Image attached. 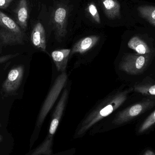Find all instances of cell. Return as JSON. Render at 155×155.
Returning a JSON list of instances; mask_svg holds the SVG:
<instances>
[{
	"label": "cell",
	"instance_id": "6da1fadb",
	"mask_svg": "<svg viewBox=\"0 0 155 155\" xmlns=\"http://www.w3.org/2000/svg\"><path fill=\"white\" fill-rule=\"evenodd\" d=\"M127 94V91L118 93L100 104L82 121L76 133L77 136L83 135L94 125L117 109L126 100Z\"/></svg>",
	"mask_w": 155,
	"mask_h": 155
},
{
	"label": "cell",
	"instance_id": "7a4b0ae2",
	"mask_svg": "<svg viewBox=\"0 0 155 155\" xmlns=\"http://www.w3.org/2000/svg\"><path fill=\"white\" fill-rule=\"evenodd\" d=\"M0 39L5 45L21 44L24 33L17 23L0 11Z\"/></svg>",
	"mask_w": 155,
	"mask_h": 155
},
{
	"label": "cell",
	"instance_id": "3957f363",
	"mask_svg": "<svg viewBox=\"0 0 155 155\" xmlns=\"http://www.w3.org/2000/svg\"><path fill=\"white\" fill-rule=\"evenodd\" d=\"M67 78L66 74L63 72L55 80L38 116L36 122V127L38 128H40L42 125L47 114L53 106L61 91L67 82Z\"/></svg>",
	"mask_w": 155,
	"mask_h": 155
},
{
	"label": "cell",
	"instance_id": "277c9868",
	"mask_svg": "<svg viewBox=\"0 0 155 155\" xmlns=\"http://www.w3.org/2000/svg\"><path fill=\"white\" fill-rule=\"evenodd\" d=\"M148 60V54H127L122 59L119 64V69L129 74L136 75L143 71Z\"/></svg>",
	"mask_w": 155,
	"mask_h": 155
},
{
	"label": "cell",
	"instance_id": "5b68a950",
	"mask_svg": "<svg viewBox=\"0 0 155 155\" xmlns=\"http://www.w3.org/2000/svg\"><path fill=\"white\" fill-rule=\"evenodd\" d=\"M154 102L147 100L135 104L120 112L113 121L115 125H120L130 121L153 107Z\"/></svg>",
	"mask_w": 155,
	"mask_h": 155
},
{
	"label": "cell",
	"instance_id": "8992f818",
	"mask_svg": "<svg viewBox=\"0 0 155 155\" xmlns=\"http://www.w3.org/2000/svg\"><path fill=\"white\" fill-rule=\"evenodd\" d=\"M24 73V68L21 65L10 71L2 85L3 90L5 93L12 94L18 90L21 84Z\"/></svg>",
	"mask_w": 155,
	"mask_h": 155
},
{
	"label": "cell",
	"instance_id": "52a82bcc",
	"mask_svg": "<svg viewBox=\"0 0 155 155\" xmlns=\"http://www.w3.org/2000/svg\"><path fill=\"white\" fill-rule=\"evenodd\" d=\"M31 41L34 46L44 52H46L45 30L41 23H37L31 34Z\"/></svg>",
	"mask_w": 155,
	"mask_h": 155
},
{
	"label": "cell",
	"instance_id": "ba28073f",
	"mask_svg": "<svg viewBox=\"0 0 155 155\" xmlns=\"http://www.w3.org/2000/svg\"><path fill=\"white\" fill-rule=\"evenodd\" d=\"M99 39L100 37L97 35H90L82 38L74 45L71 51V54H83L87 52L97 44Z\"/></svg>",
	"mask_w": 155,
	"mask_h": 155
},
{
	"label": "cell",
	"instance_id": "9c48e42d",
	"mask_svg": "<svg viewBox=\"0 0 155 155\" xmlns=\"http://www.w3.org/2000/svg\"><path fill=\"white\" fill-rule=\"evenodd\" d=\"M67 11L64 7L57 8L54 12V22L56 29V34L59 39L63 38L66 34Z\"/></svg>",
	"mask_w": 155,
	"mask_h": 155
},
{
	"label": "cell",
	"instance_id": "30bf717a",
	"mask_svg": "<svg viewBox=\"0 0 155 155\" xmlns=\"http://www.w3.org/2000/svg\"><path fill=\"white\" fill-rule=\"evenodd\" d=\"M71 52L70 49H61L52 52V58L58 71L65 72Z\"/></svg>",
	"mask_w": 155,
	"mask_h": 155
},
{
	"label": "cell",
	"instance_id": "8fae6325",
	"mask_svg": "<svg viewBox=\"0 0 155 155\" xmlns=\"http://www.w3.org/2000/svg\"><path fill=\"white\" fill-rule=\"evenodd\" d=\"M16 23L21 29L25 30L28 21V7L26 0H20L15 11Z\"/></svg>",
	"mask_w": 155,
	"mask_h": 155
},
{
	"label": "cell",
	"instance_id": "7c38bea8",
	"mask_svg": "<svg viewBox=\"0 0 155 155\" xmlns=\"http://www.w3.org/2000/svg\"><path fill=\"white\" fill-rule=\"evenodd\" d=\"M103 9L106 16L113 20L120 15V5L117 0H101Z\"/></svg>",
	"mask_w": 155,
	"mask_h": 155
},
{
	"label": "cell",
	"instance_id": "4fadbf2b",
	"mask_svg": "<svg viewBox=\"0 0 155 155\" xmlns=\"http://www.w3.org/2000/svg\"><path fill=\"white\" fill-rule=\"evenodd\" d=\"M128 46L140 54L150 53V50L147 45L138 36L132 37L128 42Z\"/></svg>",
	"mask_w": 155,
	"mask_h": 155
},
{
	"label": "cell",
	"instance_id": "5bb4252c",
	"mask_svg": "<svg viewBox=\"0 0 155 155\" xmlns=\"http://www.w3.org/2000/svg\"><path fill=\"white\" fill-rule=\"evenodd\" d=\"M140 15L155 27V6L141 5L137 8Z\"/></svg>",
	"mask_w": 155,
	"mask_h": 155
},
{
	"label": "cell",
	"instance_id": "9a60e30c",
	"mask_svg": "<svg viewBox=\"0 0 155 155\" xmlns=\"http://www.w3.org/2000/svg\"><path fill=\"white\" fill-rule=\"evenodd\" d=\"M135 90L143 94L155 96V84L153 85L137 86Z\"/></svg>",
	"mask_w": 155,
	"mask_h": 155
},
{
	"label": "cell",
	"instance_id": "2e32d148",
	"mask_svg": "<svg viewBox=\"0 0 155 155\" xmlns=\"http://www.w3.org/2000/svg\"><path fill=\"white\" fill-rule=\"evenodd\" d=\"M155 124V110L146 119L139 129V132L142 133L150 128Z\"/></svg>",
	"mask_w": 155,
	"mask_h": 155
},
{
	"label": "cell",
	"instance_id": "e0dca14e",
	"mask_svg": "<svg viewBox=\"0 0 155 155\" xmlns=\"http://www.w3.org/2000/svg\"><path fill=\"white\" fill-rule=\"evenodd\" d=\"M87 10L91 15V17L97 23L100 24L101 20H100V15L98 13L96 6L95 5L94 3H91L88 4Z\"/></svg>",
	"mask_w": 155,
	"mask_h": 155
},
{
	"label": "cell",
	"instance_id": "ac0fdd59",
	"mask_svg": "<svg viewBox=\"0 0 155 155\" xmlns=\"http://www.w3.org/2000/svg\"><path fill=\"white\" fill-rule=\"evenodd\" d=\"M19 55V54L16 53L14 54H9L7 55H3L0 57V64L16 57Z\"/></svg>",
	"mask_w": 155,
	"mask_h": 155
},
{
	"label": "cell",
	"instance_id": "d6986e66",
	"mask_svg": "<svg viewBox=\"0 0 155 155\" xmlns=\"http://www.w3.org/2000/svg\"><path fill=\"white\" fill-rule=\"evenodd\" d=\"M13 0H0V9H5L8 8Z\"/></svg>",
	"mask_w": 155,
	"mask_h": 155
},
{
	"label": "cell",
	"instance_id": "ffe728a7",
	"mask_svg": "<svg viewBox=\"0 0 155 155\" xmlns=\"http://www.w3.org/2000/svg\"><path fill=\"white\" fill-rule=\"evenodd\" d=\"M144 155H155V154L153 151L148 150L145 153Z\"/></svg>",
	"mask_w": 155,
	"mask_h": 155
},
{
	"label": "cell",
	"instance_id": "44dd1931",
	"mask_svg": "<svg viewBox=\"0 0 155 155\" xmlns=\"http://www.w3.org/2000/svg\"><path fill=\"white\" fill-rule=\"evenodd\" d=\"M4 138L3 137V136H2V135H0V143H2V142Z\"/></svg>",
	"mask_w": 155,
	"mask_h": 155
},
{
	"label": "cell",
	"instance_id": "7402d4cb",
	"mask_svg": "<svg viewBox=\"0 0 155 155\" xmlns=\"http://www.w3.org/2000/svg\"><path fill=\"white\" fill-rule=\"evenodd\" d=\"M0 127H1V125H0Z\"/></svg>",
	"mask_w": 155,
	"mask_h": 155
}]
</instances>
